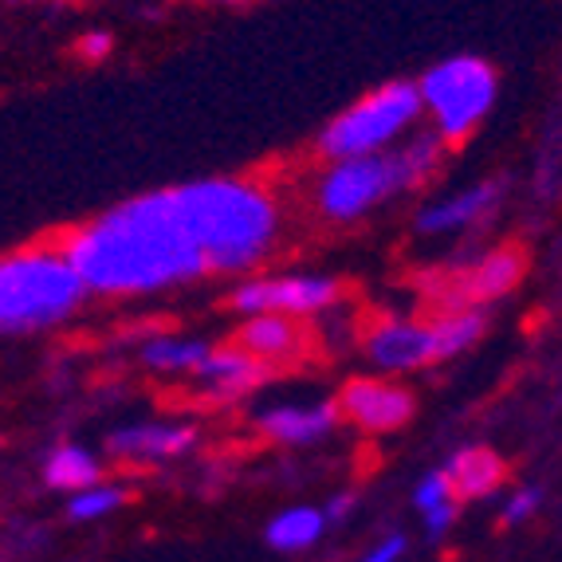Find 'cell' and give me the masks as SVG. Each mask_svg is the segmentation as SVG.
Wrapping results in <instances>:
<instances>
[{
  "label": "cell",
  "instance_id": "6da1fadb",
  "mask_svg": "<svg viewBox=\"0 0 562 562\" xmlns=\"http://www.w3.org/2000/svg\"><path fill=\"white\" fill-rule=\"evenodd\" d=\"M59 244L99 295H146L209 272L201 244L178 213L173 189L122 201L111 213L59 233Z\"/></svg>",
  "mask_w": 562,
  "mask_h": 562
},
{
  "label": "cell",
  "instance_id": "7a4b0ae2",
  "mask_svg": "<svg viewBox=\"0 0 562 562\" xmlns=\"http://www.w3.org/2000/svg\"><path fill=\"white\" fill-rule=\"evenodd\" d=\"M173 201L205 252L209 272H248L280 236V205L256 181H193L173 189Z\"/></svg>",
  "mask_w": 562,
  "mask_h": 562
},
{
  "label": "cell",
  "instance_id": "3957f363",
  "mask_svg": "<svg viewBox=\"0 0 562 562\" xmlns=\"http://www.w3.org/2000/svg\"><path fill=\"white\" fill-rule=\"evenodd\" d=\"M445 158L441 134H417L390 154H362V158L330 161L315 181V209L327 221H355L374 205L390 201L402 189H417L437 173Z\"/></svg>",
  "mask_w": 562,
  "mask_h": 562
},
{
  "label": "cell",
  "instance_id": "277c9868",
  "mask_svg": "<svg viewBox=\"0 0 562 562\" xmlns=\"http://www.w3.org/2000/svg\"><path fill=\"white\" fill-rule=\"evenodd\" d=\"M87 283L64 244H29L0 256V335H29L64 323L87 300Z\"/></svg>",
  "mask_w": 562,
  "mask_h": 562
},
{
  "label": "cell",
  "instance_id": "5b68a950",
  "mask_svg": "<svg viewBox=\"0 0 562 562\" xmlns=\"http://www.w3.org/2000/svg\"><path fill=\"white\" fill-rule=\"evenodd\" d=\"M422 87L417 83H385L378 91L362 94L355 106L330 119V126L319 134L315 150L327 161L342 158H362V154H382L402 131H409L413 122L422 119Z\"/></svg>",
  "mask_w": 562,
  "mask_h": 562
},
{
  "label": "cell",
  "instance_id": "8992f818",
  "mask_svg": "<svg viewBox=\"0 0 562 562\" xmlns=\"http://www.w3.org/2000/svg\"><path fill=\"white\" fill-rule=\"evenodd\" d=\"M417 87H422V103L437 122L441 142L457 150L487 119V111L496 103L499 76L496 67L480 56H452L445 64L429 67Z\"/></svg>",
  "mask_w": 562,
  "mask_h": 562
},
{
  "label": "cell",
  "instance_id": "52a82bcc",
  "mask_svg": "<svg viewBox=\"0 0 562 562\" xmlns=\"http://www.w3.org/2000/svg\"><path fill=\"white\" fill-rule=\"evenodd\" d=\"M527 268H531V256L519 240H507L492 252L480 256L472 268L452 276H437V283H429L437 311H457V307H484V303H496L504 295L524 283Z\"/></svg>",
  "mask_w": 562,
  "mask_h": 562
},
{
  "label": "cell",
  "instance_id": "ba28073f",
  "mask_svg": "<svg viewBox=\"0 0 562 562\" xmlns=\"http://www.w3.org/2000/svg\"><path fill=\"white\" fill-rule=\"evenodd\" d=\"M342 283L330 280V276H280V280H248L240 288L228 291V307L236 315H268V311H280V315H315V311H327L342 300Z\"/></svg>",
  "mask_w": 562,
  "mask_h": 562
},
{
  "label": "cell",
  "instance_id": "9c48e42d",
  "mask_svg": "<svg viewBox=\"0 0 562 562\" xmlns=\"http://www.w3.org/2000/svg\"><path fill=\"white\" fill-rule=\"evenodd\" d=\"M362 350L378 370H390V374H409V370L441 362L432 319L413 323L397 319V315H374L362 335Z\"/></svg>",
  "mask_w": 562,
  "mask_h": 562
},
{
  "label": "cell",
  "instance_id": "30bf717a",
  "mask_svg": "<svg viewBox=\"0 0 562 562\" xmlns=\"http://www.w3.org/2000/svg\"><path fill=\"white\" fill-rule=\"evenodd\" d=\"M338 413L347 417L350 425H358L362 432H397L413 422L417 413V397L413 390L397 382H385V378H350L342 390H338Z\"/></svg>",
  "mask_w": 562,
  "mask_h": 562
},
{
  "label": "cell",
  "instance_id": "8fae6325",
  "mask_svg": "<svg viewBox=\"0 0 562 562\" xmlns=\"http://www.w3.org/2000/svg\"><path fill=\"white\" fill-rule=\"evenodd\" d=\"M236 350L252 355L263 366H300L315 350V335L300 315H280V311H268V315H248L240 327L228 338Z\"/></svg>",
  "mask_w": 562,
  "mask_h": 562
},
{
  "label": "cell",
  "instance_id": "7c38bea8",
  "mask_svg": "<svg viewBox=\"0 0 562 562\" xmlns=\"http://www.w3.org/2000/svg\"><path fill=\"white\" fill-rule=\"evenodd\" d=\"M499 198H504V181L487 178V181H480V186L457 193V198H445V201H437V205H425L422 213H417V225L413 228H417L422 236L464 233V228L480 225V221L499 205Z\"/></svg>",
  "mask_w": 562,
  "mask_h": 562
},
{
  "label": "cell",
  "instance_id": "4fadbf2b",
  "mask_svg": "<svg viewBox=\"0 0 562 562\" xmlns=\"http://www.w3.org/2000/svg\"><path fill=\"white\" fill-rule=\"evenodd\" d=\"M338 402H311V405H268L256 413L260 432H268L272 441L283 445H311L327 437L338 425Z\"/></svg>",
  "mask_w": 562,
  "mask_h": 562
},
{
  "label": "cell",
  "instance_id": "5bb4252c",
  "mask_svg": "<svg viewBox=\"0 0 562 562\" xmlns=\"http://www.w3.org/2000/svg\"><path fill=\"white\" fill-rule=\"evenodd\" d=\"M268 374H272V366L256 362L252 355L236 350L233 342L209 350L205 362L193 370V378H198L209 394H216V397H240V394H248V390H256V385H260Z\"/></svg>",
  "mask_w": 562,
  "mask_h": 562
},
{
  "label": "cell",
  "instance_id": "9a60e30c",
  "mask_svg": "<svg viewBox=\"0 0 562 562\" xmlns=\"http://www.w3.org/2000/svg\"><path fill=\"white\" fill-rule=\"evenodd\" d=\"M198 432L189 425H131L106 437V452L119 460H166L193 449Z\"/></svg>",
  "mask_w": 562,
  "mask_h": 562
},
{
  "label": "cell",
  "instance_id": "2e32d148",
  "mask_svg": "<svg viewBox=\"0 0 562 562\" xmlns=\"http://www.w3.org/2000/svg\"><path fill=\"white\" fill-rule=\"evenodd\" d=\"M441 472L449 476L452 499H457V504H469V499L492 496V492H496V487L504 484L507 464L492 449L476 445V449H460Z\"/></svg>",
  "mask_w": 562,
  "mask_h": 562
},
{
  "label": "cell",
  "instance_id": "e0dca14e",
  "mask_svg": "<svg viewBox=\"0 0 562 562\" xmlns=\"http://www.w3.org/2000/svg\"><path fill=\"white\" fill-rule=\"evenodd\" d=\"M99 476H103L99 460H94L87 449H79V445H59V449L44 460V480L52 487H71V492H87V487L99 484Z\"/></svg>",
  "mask_w": 562,
  "mask_h": 562
},
{
  "label": "cell",
  "instance_id": "ac0fdd59",
  "mask_svg": "<svg viewBox=\"0 0 562 562\" xmlns=\"http://www.w3.org/2000/svg\"><path fill=\"white\" fill-rule=\"evenodd\" d=\"M323 527H327V516H323V512H315V507H291V512H283L280 519H272V527H268V543L280 547V551H303V547H311L315 539H319Z\"/></svg>",
  "mask_w": 562,
  "mask_h": 562
},
{
  "label": "cell",
  "instance_id": "d6986e66",
  "mask_svg": "<svg viewBox=\"0 0 562 562\" xmlns=\"http://www.w3.org/2000/svg\"><path fill=\"white\" fill-rule=\"evenodd\" d=\"M209 342L198 338H150L142 347V362L154 366V370H166V374H178V370H198L209 358Z\"/></svg>",
  "mask_w": 562,
  "mask_h": 562
},
{
  "label": "cell",
  "instance_id": "ffe728a7",
  "mask_svg": "<svg viewBox=\"0 0 562 562\" xmlns=\"http://www.w3.org/2000/svg\"><path fill=\"white\" fill-rule=\"evenodd\" d=\"M122 504H126V492H122V487H87V492H79V496L67 504V516L71 519H99Z\"/></svg>",
  "mask_w": 562,
  "mask_h": 562
},
{
  "label": "cell",
  "instance_id": "44dd1931",
  "mask_svg": "<svg viewBox=\"0 0 562 562\" xmlns=\"http://www.w3.org/2000/svg\"><path fill=\"white\" fill-rule=\"evenodd\" d=\"M539 499H543V487H519L499 512V527H519L524 519H531L539 512Z\"/></svg>",
  "mask_w": 562,
  "mask_h": 562
},
{
  "label": "cell",
  "instance_id": "7402d4cb",
  "mask_svg": "<svg viewBox=\"0 0 562 562\" xmlns=\"http://www.w3.org/2000/svg\"><path fill=\"white\" fill-rule=\"evenodd\" d=\"M452 499V487H449V476L445 472H429V476L417 484V492H413V504H417V512H432V507H441Z\"/></svg>",
  "mask_w": 562,
  "mask_h": 562
},
{
  "label": "cell",
  "instance_id": "603a6c76",
  "mask_svg": "<svg viewBox=\"0 0 562 562\" xmlns=\"http://www.w3.org/2000/svg\"><path fill=\"white\" fill-rule=\"evenodd\" d=\"M405 554V535H390L382 543H374L362 554V562H397Z\"/></svg>",
  "mask_w": 562,
  "mask_h": 562
},
{
  "label": "cell",
  "instance_id": "cb8c5ba5",
  "mask_svg": "<svg viewBox=\"0 0 562 562\" xmlns=\"http://www.w3.org/2000/svg\"><path fill=\"white\" fill-rule=\"evenodd\" d=\"M111 47H114V40L106 36V32H91V36L79 40L76 52H79V56H83V59H91V64H94V59L111 56Z\"/></svg>",
  "mask_w": 562,
  "mask_h": 562
},
{
  "label": "cell",
  "instance_id": "d4e9b609",
  "mask_svg": "<svg viewBox=\"0 0 562 562\" xmlns=\"http://www.w3.org/2000/svg\"><path fill=\"white\" fill-rule=\"evenodd\" d=\"M457 499H449V504L432 507V512H425V527H429V535H445L449 531V524L457 519Z\"/></svg>",
  "mask_w": 562,
  "mask_h": 562
},
{
  "label": "cell",
  "instance_id": "484cf974",
  "mask_svg": "<svg viewBox=\"0 0 562 562\" xmlns=\"http://www.w3.org/2000/svg\"><path fill=\"white\" fill-rule=\"evenodd\" d=\"M350 504H355V499H350V496H338L335 504H330L327 516H330V519H342V516H347V512H350Z\"/></svg>",
  "mask_w": 562,
  "mask_h": 562
},
{
  "label": "cell",
  "instance_id": "4316f807",
  "mask_svg": "<svg viewBox=\"0 0 562 562\" xmlns=\"http://www.w3.org/2000/svg\"><path fill=\"white\" fill-rule=\"evenodd\" d=\"M221 4H244V0H221Z\"/></svg>",
  "mask_w": 562,
  "mask_h": 562
}]
</instances>
